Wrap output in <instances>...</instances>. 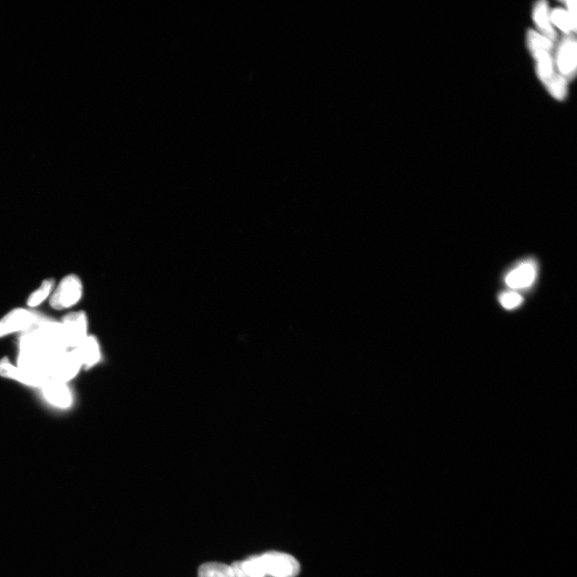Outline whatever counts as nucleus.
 Masks as SVG:
<instances>
[{
    "label": "nucleus",
    "mask_w": 577,
    "mask_h": 577,
    "mask_svg": "<svg viewBox=\"0 0 577 577\" xmlns=\"http://www.w3.org/2000/svg\"><path fill=\"white\" fill-rule=\"evenodd\" d=\"M83 366L76 349L64 351L51 359L47 376L49 380L65 383L74 378Z\"/></svg>",
    "instance_id": "nucleus-2"
},
{
    "label": "nucleus",
    "mask_w": 577,
    "mask_h": 577,
    "mask_svg": "<svg viewBox=\"0 0 577 577\" xmlns=\"http://www.w3.org/2000/svg\"><path fill=\"white\" fill-rule=\"evenodd\" d=\"M83 287L79 276L70 274L59 282L57 290L50 299L53 309L62 310L72 308L80 302L83 297Z\"/></svg>",
    "instance_id": "nucleus-3"
},
{
    "label": "nucleus",
    "mask_w": 577,
    "mask_h": 577,
    "mask_svg": "<svg viewBox=\"0 0 577 577\" xmlns=\"http://www.w3.org/2000/svg\"><path fill=\"white\" fill-rule=\"evenodd\" d=\"M198 577H231V566L216 562L203 564L198 570Z\"/></svg>",
    "instance_id": "nucleus-14"
},
{
    "label": "nucleus",
    "mask_w": 577,
    "mask_h": 577,
    "mask_svg": "<svg viewBox=\"0 0 577 577\" xmlns=\"http://www.w3.org/2000/svg\"><path fill=\"white\" fill-rule=\"evenodd\" d=\"M534 19L543 37L552 45L556 41V35L552 28L549 16V7L544 1L537 4L534 9Z\"/></svg>",
    "instance_id": "nucleus-13"
},
{
    "label": "nucleus",
    "mask_w": 577,
    "mask_h": 577,
    "mask_svg": "<svg viewBox=\"0 0 577 577\" xmlns=\"http://www.w3.org/2000/svg\"><path fill=\"white\" fill-rule=\"evenodd\" d=\"M556 62L564 80H572L576 71V43L573 35L562 39L557 51Z\"/></svg>",
    "instance_id": "nucleus-6"
},
{
    "label": "nucleus",
    "mask_w": 577,
    "mask_h": 577,
    "mask_svg": "<svg viewBox=\"0 0 577 577\" xmlns=\"http://www.w3.org/2000/svg\"><path fill=\"white\" fill-rule=\"evenodd\" d=\"M260 557L267 576L296 577L300 573L296 559L286 553L269 552Z\"/></svg>",
    "instance_id": "nucleus-4"
},
{
    "label": "nucleus",
    "mask_w": 577,
    "mask_h": 577,
    "mask_svg": "<svg viewBox=\"0 0 577 577\" xmlns=\"http://www.w3.org/2000/svg\"><path fill=\"white\" fill-rule=\"evenodd\" d=\"M54 285H55V280L52 279H46L42 282L41 286L35 291L28 299V305L29 308H35L38 306L50 296Z\"/></svg>",
    "instance_id": "nucleus-15"
},
{
    "label": "nucleus",
    "mask_w": 577,
    "mask_h": 577,
    "mask_svg": "<svg viewBox=\"0 0 577 577\" xmlns=\"http://www.w3.org/2000/svg\"><path fill=\"white\" fill-rule=\"evenodd\" d=\"M524 299L518 293L513 291L504 292L500 297V302L505 309L513 310L520 306Z\"/></svg>",
    "instance_id": "nucleus-17"
},
{
    "label": "nucleus",
    "mask_w": 577,
    "mask_h": 577,
    "mask_svg": "<svg viewBox=\"0 0 577 577\" xmlns=\"http://www.w3.org/2000/svg\"><path fill=\"white\" fill-rule=\"evenodd\" d=\"M231 577H267L260 556H251L231 565Z\"/></svg>",
    "instance_id": "nucleus-11"
},
{
    "label": "nucleus",
    "mask_w": 577,
    "mask_h": 577,
    "mask_svg": "<svg viewBox=\"0 0 577 577\" xmlns=\"http://www.w3.org/2000/svg\"><path fill=\"white\" fill-rule=\"evenodd\" d=\"M45 399L58 407L66 408L71 404V395L65 383L48 380L43 386Z\"/></svg>",
    "instance_id": "nucleus-10"
},
{
    "label": "nucleus",
    "mask_w": 577,
    "mask_h": 577,
    "mask_svg": "<svg viewBox=\"0 0 577 577\" xmlns=\"http://www.w3.org/2000/svg\"><path fill=\"white\" fill-rule=\"evenodd\" d=\"M60 323L68 347L76 349L88 336V317L84 311L70 313Z\"/></svg>",
    "instance_id": "nucleus-5"
},
{
    "label": "nucleus",
    "mask_w": 577,
    "mask_h": 577,
    "mask_svg": "<svg viewBox=\"0 0 577 577\" xmlns=\"http://www.w3.org/2000/svg\"><path fill=\"white\" fill-rule=\"evenodd\" d=\"M0 376L11 378L31 387H40L49 380L45 375L23 370L12 365L8 358L0 360Z\"/></svg>",
    "instance_id": "nucleus-8"
},
{
    "label": "nucleus",
    "mask_w": 577,
    "mask_h": 577,
    "mask_svg": "<svg viewBox=\"0 0 577 577\" xmlns=\"http://www.w3.org/2000/svg\"><path fill=\"white\" fill-rule=\"evenodd\" d=\"M83 366L86 369L93 368L100 359V349L98 339L94 336H88L82 344L76 348Z\"/></svg>",
    "instance_id": "nucleus-12"
},
{
    "label": "nucleus",
    "mask_w": 577,
    "mask_h": 577,
    "mask_svg": "<svg viewBox=\"0 0 577 577\" xmlns=\"http://www.w3.org/2000/svg\"><path fill=\"white\" fill-rule=\"evenodd\" d=\"M567 4L569 9L568 13L572 18V20L576 23V1H568L565 3Z\"/></svg>",
    "instance_id": "nucleus-18"
},
{
    "label": "nucleus",
    "mask_w": 577,
    "mask_h": 577,
    "mask_svg": "<svg viewBox=\"0 0 577 577\" xmlns=\"http://www.w3.org/2000/svg\"><path fill=\"white\" fill-rule=\"evenodd\" d=\"M551 19L553 23L561 30L562 32L569 35L570 32L576 33V23L572 18L562 9H556L551 14Z\"/></svg>",
    "instance_id": "nucleus-16"
},
{
    "label": "nucleus",
    "mask_w": 577,
    "mask_h": 577,
    "mask_svg": "<svg viewBox=\"0 0 577 577\" xmlns=\"http://www.w3.org/2000/svg\"><path fill=\"white\" fill-rule=\"evenodd\" d=\"M537 276V267L532 261L522 262L511 270L505 278V284L515 290L530 287Z\"/></svg>",
    "instance_id": "nucleus-9"
},
{
    "label": "nucleus",
    "mask_w": 577,
    "mask_h": 577,
    "mask_svg": "<svg viewBox=\"0 0 577 577\" xmlns=\"http://www.w3.org/2000/svg\"><path fill=\"white\" fill-rule=\"evenodd\" d=\"M37 317L26 309L12 310L0 320V338L12 333L25 332L33 326Z\"/></svg>",
    "instance_id": "nucleus-7"
},
{
    "label": "nucleus",
    "mask_w": 577,
    "mask_h": 577,
    "mask_svg": "<svg viewBox=\"0 0 577 577\" xmlns=\"http://www.w3.org/2000/svg\"><path fill=\"white\" fill-rule=\"evenodd\" d=\"M529 47L537 62V71L541 81L551 94L558 100H563L567 94L566 80L556 71L552 57V45L548 40L534 31L528 34Z\"/></svg>",
    "instance_id": "nucleus-1"
}]
</instances>
